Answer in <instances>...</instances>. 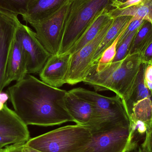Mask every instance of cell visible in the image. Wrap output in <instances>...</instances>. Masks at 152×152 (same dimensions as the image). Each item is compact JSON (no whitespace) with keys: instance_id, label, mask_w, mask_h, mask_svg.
<instances>
[{"instance_id":"6da1fadb","label":"cell","mask_w":152,"mask_h":152,"mask_svg":"<svg viewBox=\"0 0 152 152\" xmlns=\"http://www.w3.org/2000/svg\"><path fill=\"white\" fill-rule=\"evenodd\" d=\"M67 92L27 74L7 93L14 111L26 125L47 127L74 122L65 107Z\"/></svg>"},{"instance_id":"7a4b0ae2","label":"cell","mask_w":152,"mask_h":152,"mask_svg":"<svg viewBox=\"0 0 152 152\" xmlns=\"http://www.w3.org/2000/svg\"><path fill=\"white\" fill-rule=\"evenodd\" d=\"M142 64L139 54H128L120 61L93 65L83 82L96 91H113L125 104L132 94Z\"/></svg>"},{"instance_id":"3957f363","label":"cell","mask_w":152,"mask_h":152,"mask_svg":"<svg viewBox=\"0 0 152 152\" xmlns=\"http://www.w3.org/2000/svg\"><path fill=\"white\" fill-rule=\"evenodd\" d=\"M113 0H70L59 54L66 53L104 10H112Z\"/></svg>"},{"instance_id":"277c9868","label":"cell","mask_w":152,"mask_h":152,"mask_svg":"<svg viewBox=\"0 0 152 152\" xmlns=\"http://www.w3.org/2000/svg\"><path fill=\"white\" fill-rule=\"evenodd\" d=\"M92 139L88 127L76 124L59 128L29 139L28 146L42 152H78Z\"/></svg>"},{"instance_id":"5b68a950","label":"cell","mask_w":152,"mask_h":152,"mask_svg":"<svg viewBox=\"0 0 152 152\" xmlns=\"http://www.w3.org/2000/svg\"><path fill=\"white\" fill-rule=\"evenodd\" d=\"M70 91L92 103L102 112L104 125L100 131L119 126L129 127L130 122L126 107L121 98L117 95L108 97L81 87L73 88Z\"/></svg>"},{"instance_id":"8992f818","label":"cell","mask_w":152,"mask_h":152,"mask_svg":"<svg viewBox=\"0 0 152 152\" xmlns=\"http://www.w3.org/2000/svg\"><path fill=\"white\" fill-rule=\"evenodd\" d=\"M137 146L129 127L119 126L92 133L90 142L78 152H130Z\"/></svg>"},{"instance_id":"52a82bcc","label":"cell","mask_w":152,"mask_h":152,"mask_svg":"<svg viewBox=\"0 0 152 152\" xmlns=\"http://www.w3.org/2000/svg\"><path fill=\"white\" fill-rule=\"evenodd\" d=\"M69 2L49 18L32 26L39 41L50 55H57L59 52Z\"/></svg>"},{"instance_id":"ba28073f","label":"cell","mask_w":152,"mask_h":152,"mask_svg":"<svg viewBox=\"0 0 152 152\" xmlns=\"http://www.w3.org/2000/svg\"><path fill=\"white\" fill-rule=\"evenodd\" d=\"M14 38L20 44L26 56L27 74H39L51 55L39 41L35 32L20 23Z\"/></svg>"},{"instance_id":"9c48e42d","label":"cell","mask_w":152,"mask_h":152,"mask_svg":"<svg viewBox=\"0 0 152 152\" xmlns=\"http://www.w3.org/2000/svg\"><path fill=\"white\" fill-rule=\"evenodd\" d=\"M64 102L66 110L76 124L88 127L92 133L102 129L103 116L95 105L70 90L67 92Z\"/></svg>"},{"instance_id":"30bf717a","label":"cell","mask_w":152,"mask_h":152,"mask_svg":"<svg viewBox=\"0 0 152 152\" xmlns=\"http://www.w3.org/2000/svg\"><path fill=\"white\" fill-rule=\"evenodd\" d=\"M113 20V19L111 20L94 40L77 52L71 54L67 84L75 85L84 81L92 67L96 52Z\"/></svg>"},{"instance_id":"8fae6325","label":"cell","mask_w":152,"mask_h":152,"mask_svg":"<svg viewBox=\"0 0 152 152\" xmlns=\"http://www.w3.org/2000/svg\"><path fill=\"white\" fill-rule=\"evenodd\" d=\"M71 56L67 53L51 55L39 74L40 80L57 88L67 84Z\"/></svg>"},{"instance_id":"7c38bea8","label":"cell","mask_w":152,"mask_h":152,"mask_svg":"<svg viewBox=\"0 0 152 152\" xmlns=\"http://www.w3.org/2000/svg\"><path fill=\"white\" fill-rule=\"evenodd\" d=\"M27 74L26 56L20 44L14 38L5 67L1 92L12 82L21 80Z\"/></svg>"},{"instance_id":"4fadbf2b","label":"cell","mask_w":152,"mask_h":152,"mask_svg":"<svg viewBox=\"0 0 152 152\" xmlns=\"http://www.w3.org/2000/svg\"><path fill=\"white\" fill-rule=\"evenodd\" d=\"M20 23L18 16L6 13L0 26V92L15 33Z\"/></svg>"},{"instance_id":"5bb4252c","label":"cell","mask_w":152,"mask_h":152,"mask_svg":"<svg viewBox=\"0 0 152 152\" xmlns=\"http://www.w3.org/2000/svg\"><path fill=\"white\" fill-rule=\"evenodd\" d=\"M0 135L14 137L25 143L30 139L27 126L7 103L0 111Z\"/></svg>"},{"instance_id":"9a60e30c","label":"cell","mask_w":152,"mask_h":152,"mask_svg":"<svg viewBox=\"0 0 152 152\" xmlns=\"http://www.w3.org/2000/svg\"><path fill=\"white\" fill-rule=\"evenodd\" d=\"M70 0H34L28 5L23 20L31 26L40 23L54 15Z\"/></svg>"},{"instance_id":"2e32d148","label":"cell","mask_w":152,"mask_h":152,"mask_svg":"<svg viewBox=\"0 0 152 152\" xmlns=\"http://www.w3.org/2000/svg\"><path fill=\"white\" fill-rule=\"evenodd\" d=\"M109 9H104L87 28L79 39L66 53L74 54L94 40L104 27L113 19Z\"/></svg>"},{"instance_id":"e0dca14e","label":"cell","mask_w":152,"mask_h":152,"mask_svg":"<svg viewBox=\"0 0 152 152\" xmlns=\"http://www.w3.org/2000/svg\"><path fill=\"white\" fill-rule=\"evenodd\" d=\"M132 18L129 16H121L113 18L112 24L109 28L94 56L92 66L98 63L102 53L113 43L122 30L129 24Z\"/></svg>"},{"instance_id":"ac0fdd59","label":"cell","mask_w":152,"mask_h":152,"mask_svg":"<svg viewBox=\"0 0 152 152\" xmlns=\"http://www.w3.org/2000/svg\"><path fill=\"white\" fill-rule=\"evenodd\" d=\"M109 14L113 18L129 16L147 20L152 25V0H142L137 5L125 9H113L109 11Z\"/></svg>"},{"instance_id":"d6986e66","label":"cell","mask_w":152,"mask_h":152,"mask_svg":"<svg viewBox=\"0 0 152 152\" xmlns=\"http://www.w3.org/2000/svg\"><path fill=\"white\" fill-rule=\"evenodd\" d=\"M152 42V25L145 20L134 36L128 54H139Z\"/></svg>"},{"instance_id":"ffe728a7","label":"cell","mask_w":152,"mask_h":152,"mask_svg":"<svg viewBox=\"0 0 152 152\" xmlns=\"http://www.w3.org/2000/svg\"><path fill=\"white\" fill-rule=\"evenodd\" d=\"M147 65L143 63L141 65L132 94L124 104L128 115L130 112L134 104L145 98L151 97V92L145 85V72Z\"/></svg>"},{"instance_id":"44dd1931","label":"cell","mask_w":152,"mask_h":152,"mask_svg":"<svg viewBox=\"0 0 152 152\" xmlns=\"http://www.w3.org/2000/svg\"><path fill=\"white\" fill-rule=\"evenodd\" d=\"M151 97L145 98L134 104L129 114V122L141 121L150 128L152 123V101Z\"/></svg>"},{"instance_id":"7402d4cb","label":"cell","mask_w":152,"mask_h":152,"mask_svg":"<svg viewBox=\"0 0 152 152\" xmlns=\"http://www.w3.org/2000/svg\"><path fill=\"white\" fill-rule=\"evenodd\" d=\"M34 0H0V11L18 16H23Z\"/></svg>"},{"instance_id":"603a6c76","label":"cell","mask_w":152,"mask_h":152,"mask_svg":"<svg viewBox=\"0 0 152 152\" xmlns=\"http://www.w3.org/2000/svg\"><path fill=\"white\" fill-rule=\"evenodd\" d=\"M130 22H129V24ZM129 24L122 30V32L115 39V41L113 42V43L110 46H109L107 49H105V50L103 52L102 56H101V58L99 59V61L97 64H100V65H104V64L111 63L113 61L114 58H115V55H116L117 45H118V41H119L121 37L122 36L125 30H126Z\"/></svg>"},{"instance_id":"cb8c5ba5","label":"cell","mask_w":152,"mask_h":152,"mask_svg":"<svg viewBox=\"0 0 152 152\" xmlns=\"http://www.w3.org/2000/svg\"><path fill=\"white\" fill-rule=\"evenodd\" d=\"M138 30V29H137ZM131 33L117 46L116 54L112 62L120 61L125 58L128 54L130 45L137 30Z\"/></svg>"},{"instance_id":"d4e9b609","label":"cell","mask_w":152,"mask_h":152,"mask_svg":"<svg viewBox=\"0 0 152 152\" xmlns=\"http://www.w3.org/2000/svg\"><path fill=\"white\" fill-rule=\"evenodd\" d=\"M144 21V20L141 19H136L134 17H132L131 22H130L127 28L126 29L124 32V34H123L122 36L120 39L119 41L118 42V45L122 41H123L131 33L137 30L142 26Z\"/></svg>"},{"instance_id":"484cf974","label":"cell","mask_w":152,"mask_h":152,"mask_svg":"<svg viewBox=\"0 0 152 152\" xmlns=\"http://www.w3.org/2000/svg\"><path fill=\"white\" fill-rule=\"evenodd\" d=\"M140 60L142 63L146 65H152V42L139 53Z\"/></svg>"},{"instance_id":"4316f807","label":"cell","mask_w":152,"mask_h":152,"mask_svg":"<svg viewBox=\"0 0 152 152\" xmlns=\"http://www.w3.org/2000/svg\"><path fill=\"white\" fill-rule=\"evenodd\" d=\"M17 143H25L14 137L0 135V152H3L4 147Z\"/></svg>"},{"instance_id":"83f0119b","label":"cell","mask_w":152,"mask_h":152,"mask_svg":"<svg viewBox=\"0 0 152 152\" xmlns=\"http://www.w3.org/2000/svg\"><path fill=\"white\" fill-rule=\"evenodd\" d=\"M142 0H127L123 3L112 2L111 7L113 9H123L134 6L140 4Z\"/></svg>"},{"instance_id":"f1b7e54d","label":"cell","mask_w":152,"mask_h":152,"mask_svg":"<svg viewBox=\"0 0 152 152\" xmlns=\"http://www.w3.org/2000/svg\"><path fill=\"white\" fill-rule=\"evenodd\" d=\"M142 148L147 152H152V123L145 134Z\"/></svg>"},{"instance_id":"f546056e","label":"cell","mask_w":152,"mask_h":152,"mask_svg":"<svg viewBox=\"0 0 152 152\" xmlns=\"http://www.w3.org/2000/svg\"><path fill=\"white\" fill-rule=\"evenodd\" d=\"M26 143H17L6 146L3 152H23L22 145Z\"/></svg>"},{"instance_id":"4dcf8cb0","label":"cell","mask_w":152,"mask_h":152,"mask_svg":"<svg viewBox=\"0 0 152 152\" xmlns=\"http://www.w3.org/2000/svg\"><path fill=\"white\" fill-rule=\"evenodd\" d=\"M145 79L146 81L152 83V65L146 66L145 72Z\"/></svg>"},{"instance_id":"1f68e13d","label":"cell","mask_w":152,"mask_h":152,"mask_svg":"<svg viewBox=\"0 0 152 152\" xmlns=\"http://www.w3.org/2000/svg\"><path fill=\"white\" fill-rule=\"evenodd\" d=\"M22 150L23 152H42L31 148L27 145L26 144L22 145Z\"/></svg>"},{"instance_id":"d6a6232c","label":"cell","mask_w":152,"mask_h":152,"mask_svg":"<svg viewBox=\"0 0 152 152\" xmlns=\"http://www.w3.org/2000/svg\"><path fill=\"white\" fill-rule=\"evenodd\" d=\"M5 13H6L0 11V26H1V24L2 21Z\"/></svg>"},{"instance_id":"836d02e7","label":"cell","mask_w":152,"mask_h":152,"mask_svg":"<svg viewBox=\"0 0 152 152\" xmlns=\"http://www.w3.org/2000/svg\"><path fill=\"white\" fill-rule=\"evenodd\" d=\"M130 152H146V151H144V150H143L142 148H139V149L138 150H135L134 151H132Z\"/></svg>"},{"instance_id":"e575fe53","label":"cell","mask_w":152,"mask_h":152,"mask_svg":"<svg viewBox=\"0 0 152 152\" xmlns=\"http://www.w3.org/2000/svg\"><path fill=\"white\" fill-rule=\"evenodd\" d=\"M127 0H113L112 2H115L123 3L126 1Z\"/></svg>"}]
</instances>
